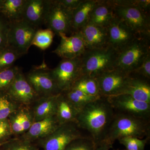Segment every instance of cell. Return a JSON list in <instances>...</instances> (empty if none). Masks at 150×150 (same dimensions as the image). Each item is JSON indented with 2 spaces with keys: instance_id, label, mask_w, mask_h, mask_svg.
I'll return each instance as SVG.
<instances>
[{
  "instance_id": "cell-43",
  "label": "cell",
  "mask_w": 150,
  "mask_h": 150,
  "mask_svg": "<svg viewBox=\"0 0 150 150\" xmlns=\"http://www.w3.org/2000/svg\"><path fill=\"white\" fill-rule=\"evenodd\" d=\"M37 150H40L38 149Z\"/></svg>"
},
{
  "instance_id": "cell-10",
  "label": "cell",
  "mask_w": 150,
  "mask_h": 150,
  "mask_svg": "<svg viewBox=\"0 0 150 150\" xmlns=\"http://www.w3.org/2000/svg\"><path fill=\"white\" fill-rule=\"evenodd\" d=\"M115 113L127 114L150 120V104L135 99L125 94L108 97Z\"/></svg>"
},
{
  "instance_id": "cell-34",
  "label": "cell",
  "mask_w": 150,
  "mask_h": 150,
  "mask_svg": "<svg viewBox=\"0 0 150 150\" xmlns=\"http://www.w3.org/2000/svg\"><path fill=\"white\" fill-rule=\"evenodd\" d=\"M150 139V137H146L144 139L137 137H127L121 138L118 141L126 147V150H145Z\"/></svg>"
},
{
  "instance_id": "cell-36",
  "label": "cell",
  "mask_w": 150,
  "mask_h": 150,
  "mask_svg": "<svg viewBox=\"0 0 150 150\" xmlns=\"http://www.w3.org/2000/svg\"><path fill=\"white\" fill-rule=\"evenodd\" d=\"M130 74H133L150 80V54L139 67Z\"/></svg>"
},
{
  "instance_id": "cell-14",
  "label": "cell",
  "mask_w": 150,
  "mask_h": 150,
  "mask_svg": "<svg viewBox=\"0 0 150 150\" xmlns=\"http://www.w3.org/2000/svg\"><path fill=\"white\" fill-rule=\"evenodd\" d=\"M106 29L108 45L117 51L139 36L123 21L115 16Z\"/></svg>"
},
{
  "instance_id": "cell-25",
  "label": "cell",
  "mask_w": 150,
  "mask_h": 150,
  "mask_svg": "<svg viewBox=\"0 0 150 150\" xmlns=\"http://www.w3.org/2000/svg\"><path fill=\"white\" fill-rule=\"evenodd\" d=\"M26 0H6L0 3V8L12 22L23 19V9Z\"/></svg>"
},
{
  "instance_id": "cell-17",
  "label": "cell",
  "mask_w": 150,
  "mask_h": 150,
  "mask_svg": "<svg viewBox=\"0 0 150 150\" xmlns=\"http://www.w3.org/2000/svg\"><path fill=\"white\" fill-rule=\"evenodd\" d=\"M14 136L21 137L25 134L34 121L31 107L20 105L8 118Z\"/></svg>"
},
{
  "instance_id": "cell-42",
  "label": "cell",
  "mask_w": 150,
  "mask_h": 150,
  "mask_svg": "<svg viewBox=\"0 0 150 150\" xmlns=\"http://www.w3.org/2000/svg\"><path fill=\"white\" fill-rule=\"evenodd\" d=\"M113 150H115V149H114Z\"/></svg>"
},
{
  "instance_id": "cell-2",
  "label": "cell",
  "mask_w": 150,
  "mask_h": 150,
  "mask_svg": "<svg viewBox=\"0 0 150 150\" xmlns=\"http://www.w3.org/2000/svg\"><path fill=\"white\" fill-rule=\"evenodd\" d=\"M127 137H150V120L115 112L104 141L113 145L116 140Z\"/></svg>"
},
{
  "instance_id": "cell-18",
  "label": "cell",
  "mask_w": 150,
  "mask_h": 150,
  "mask_svg": "<svg viewBox=\"0 0 150 150\" xmlns=\"http://www.w3.org/2000/svg\"><path fill=\"white\" fill-rule=\"evenodd\" d=\"M79 31L86 49L102 48L109 45L107 29L105 28L88 23Z\"/></svg>"
},
{
  "instance_id": "cell-27",
  "label": "cell",
  "mask_w": 150,
  "mask_h": 150,
  "mask_svg": "<svg viewBox=\"0 0 150 150\" xmlns=\"http://www.w3.org/2000/svg\"><path fill=\"white\" fill-rule=\"evenodd\" d=\"M63 93L65 94L67 98L79 112L86 105L100 97L88 95L75 89H70L69 90Z\"/></svg>"
},
{
  "instance_id": "cell-39",
  "label": "cell",
  "mask_w": 150,
  "mask_h": 150,
  "mask_svg": "<svg viewBox=\"0 0 150 150\" xmlns=\"http://www.w3.org/2000/svg\"><path fill=\"white\" fill-rule=\"evenodd\" d=\"M59 1L65 8L73 11L79 6L83 0H59Z\"/></svg>"
},
{
  "instance_id": "cell-1",
  "label": "cell",
  "mask_w": 150,
  "mask_h": 150,
  "mask_svg": "<svg viewBox=\"0 0 150 150\" xmlns=\"http://www.w3.org/2000/svg\"><path fill=\"white\" fill-rule=\"evenodd\" d=\"M115 113L107 97L100 96L79 112L76 122L98 144L104 141Z\"/></svg>"
},
{
  "instance_id": "cell-4",
  "label": "cell",
  "mask_w": 150,
  "mask_h": 150,
  "mask_svg": "<svg viewBox=\"0 0 150 150\" xmlns=\"http://www.w3.org/2000/svg\"><path fill=\"white\" fill-rule=\"evenodd\" d=\"M150 36H137L118 51L114 69L128 74L137 69L150 54Z\"/></svg>"
},
{
  "instance_id": "cell-23",
  "label": "cell",
  "mask_w": 150,
  "mask_h": 150,
  "mask_svg": "<svg viewBox=\"0 0 150 150\" xmlns=\"http://www.w3.org/2000/svg\"><path fill=\"white\" fill-rule=\"evenodd\" d=\"M96 0H83L72 13V34L77 32L89 22L90 16Z\"/></svg>"
},
{
  "instance_id": "cell-32",
  "label": "cell",
  "mask_w": 150,
  "mask_h": 150,
  "mask_svg": "<svg viewBox=\"0 0 150 150\" xmlns=\"http://www.w3.org/2000/svg\"><path fill=\"white\" fill-rule=\"evenodd\" d=\"M3 150H37L36 146L33 142L26 141L20 138L9 140L2 145Z\"/></svg>"
},
{
  "instance_id": "cell-40",
  "label": "cell",
  "mask_w": 150,
  "mask_h": 150,
  "mask_svg": "<svg viewBox=\"0 0 150 150\" xmlns=\"http://www.w3.org/2000/svg\"><path fill=\"white\" fill-rule=\"evenodd\" d=\"M112 148V145L105 141L100 142L96 144L95 150H110Z\"/></svg>"
},
{
  "instance_id": "cell-5",
  "label": "cell",
  "mask_w": 150,
  "mask_h": 150,
  "mask_svg": "<svg viewBox=\"0 0 150 150\" xmlns=\"http://www.w3.org/2000/svg\"><path fill=\"white\" fill-rule=\"evenodd\" d=\"M88 136L76 122H71L61 124L52 134L37 142L43 150H64L74 140Z\"/></svg>"
},
{
  "instance_id": "cell-16",
  "label": "cell",
  "mask_w": 150,
  "mask_h": 150,
  "mask_svg": "<svg viewBox=\"0 0 150 150\" xmlns=\"http://www.w3.org/2000/svg\"><path fill=\"white\" fill-rule=\"evenodd\" d=\"M52 0H26L23 19L39 29L44 25Z\"/></svg>"
},
{
  "instance_id": "cell-15",
  "label": "cell",
  "mask_w": 150,
  "mask_h": 150,
  "mask_svg": "<svg viewBox=\"0 0 150 150\" xmlns=\"http://www.w3.org/2000/svg\"><path fill=\"white\" fill-rule=\"evenodd\" d=\"M59 36L61 38L60 43L52 52L62 59L80 57L86 49L80 31L73 33L70 36L63 33H60Z\"/></svg>"
},
{
  "instance_id": "cell-28",
  "label": "cell",
  "mask_w": 150,
  "mask_h": 150,
  "mask_svg": "<svg viewBox=\"0 0 150 150\" xmlns=\"http://www.w3.org/2000/svg\"><path fill=\"white\" fill-rule=\"evenodd\" d=\"M55 33L51 30H37L31 43V46H34L42 50H45L50 47L55 36Z\"/></svg>"
},
{
  "instance_id": "cell-21",
  "label": "cell",
  "mask_w": 150,
  "mask_h": 150,
  "mask_svg": "<svg viewBox=\"0 0 150 150\" xmlns=\"http://www.w3.org/2000/svg\"><path fill=\"white\" fill-rule=\"evenodd\" d=\"M114 7L112 0H96L88 23L106 28L114 18Z\"/></svg>"
},
{
  "instance_id": "cell-11",
  "label": "cell",
  "mask_w": 150,
  "mask_h": 150,
  "mask_svg": "<svg viewBox=\"0 0 150 150\" xmlns=\"http://www.w3.org/2000/svg\"><path fill=\"white\" fill-rule=\"evenodd\" d=\"M72 11L62 5L59 0H52L44 25L56 35L72 34Z\"/></svg>"
},
{
  "instance_id": "cell-33",
  "label": "cell",
  "mask_w": 150,
  "mask_h": 150,
  "mask_svg": "<svg viewBox=\"0 0 150 150\" xmlns=\"http://www.w3.org/2000/svg\"><path fill=\"white\" fill-rule=\"evenodd\" d=\"M96 144L88 136L76 139L71 142L64 150H95Z\"/></svg>"
},
{
  "instance_id": "cell-22",
  "label": "cell",
  "mask_w": 150,
  "mask_h": 150,
  "mask_svg": "<svg viewBox=\"0 0 150 150\" xmlns=\"http://www.w3.org/2000/svg\"><path fill=\"white\" fill-rule=\"evenodd\" d=\"M58 95L40 97L32 105L31 108L35 122L56 115Z\"/></svg>"
},
{
  "instance_id": "cell-8",
  "label": "cell",
  "mask_w": 150,
  "mask_h": 150,
  "mask_svg": "<svg viewBox=\"0 0 150 150\" xmlns=\"http://www.w3.org/2000/svg\"><path fill=\"white\" fill-rule=\"evenodd\" d=\"M114 15L138 35L150 36V13L138 7L115 6Z\"/></svg>"
},
{
  "instance_id": "cell-26",
  "label": "cell",
  "mask_w": 150,
  "mask_h": 150,
  "mask_svg": "<svg viewBox=\"0 0 150 150\" xmlns=\"http://www.w3.org/2000/svg\"><path fill=\"white\" fill-rule=\"evenodd\" d=\"M75 89L88 95L100 96L99 87L96 78L82 75L71 89Z\"/></svg>"
},
{
  "instance_id": "cell-12",
  "label": "cell",
  "mask_w": 150,
  "mask_h": 150,
  "mask_svg": "<svg viewBox=\"0 0 150 150\" xmlns=\"http://www.w3.org/2000/svg\"><path fill=\"white\" fill-rule=\"evenodd\" d=\"M129 77V75L114 69L96 78L100 96L110 97L121 94Z\"/></svg>"
},
{
  "instance_id": "cell-29",
  "label": "cell",
  "mask_w": 150,
  "mask_h": 150,
  "mask_svg": "<svg viewBox=\"0 0 150 150\" xmlns=\"http://www.w3.org/2000/svg\"><path fill=\"white\" fill-rule=\"evenodd\" d=\"M21 69L17 66H13L0 71V90L6 92Z\"/></svg>"
},
{
  "instance_id": "cell-30",
  "label": "cell",
  "mask_w": 150,
  "mask_h": 150,
  "mask_svg": "<svg viewBox=\"0 0 150 150\" xmlns=\"http://www.w3.org/2000/svg\"><path fill=\"white\" fill-rule=\"evenodd\" d=\"M20 105L13 101L6 93L0 94V120L8 118Z\"/></svg>"
},
{
  "instance_id": "cell-9",
  "label": "cell",
  "mask_w": 150,
  "mask_h": 150,
  "mask_svg": "<svg viewBox=\"0 0 150 150\" xmlns=\"http://www.w3.org/2000/svg\"><path fill=\"white\" fill-rule=\"evenodd\" d=\"M50 69L43 63L35 66L25 75L30 85L40 97L57 95L62 93L51 76Z\"/></svg>"
},
{
  "instance_id": "cell-24",
  "label": "cell",
  "mask_w": 150,
  "mask_h": 150,
  "mask_svg": "<svg viewBox=\"0 0 150 150\" xmlns=\"http://www.w3.org/2000/svg\"><path fill=\"white\" fill-rule=\"evenodd\" d=\"M79 112L64 93L59 94L57 98L56 116L60 125L69 122H76Z\"/></svg>"
},
{
  "instance_id": "cell-37",
  "label": "cell",
  "mask_w": 150,
  "mask_h": 150,
  "mask_svg": "<svg viewBox=\"0 0 150 150\" xmlns=\"http://www.w3.org/2000/svg\"><path fill=\"white\" fill-rule=\"evenodd\" d=\"M12 131L8 118L0 120V144H4L10 140Z\"/></svg>"
},
{
  "instance_id": "cell-35",
  "label": "cell",
  "mask_w": 150,
  "mask_h": 150,
  "mask_svg": "<svg viewBox=\"0 0 150 150\" xmlns=\"http://www.w3.org/2000/svg\"><path fill=\"white\" fill-rule=\"evenodd\" d=\"M114 5L122 6L138 7L143 10L149 8L150 2L149 0H112Z\"/></svg>"
},
{
  "instance_id": "cell-13",
  "label": "cell",
  "mask_w": 150,
  "mask_h": 150,
  "mask_svg": "<svg viewBox=\"0 0 150 150\" xmlns=\"http://www.w3.org/2000/svg\"><path fill=\"white\" fill-rule=\"evenodd\" d=\"M6 93L16 103L23 106L31 107L40 98L28 81L21 69Z\"/></svg>"
},
{
  "instance_id": "cell-38",
  "label": "cell",
  "mask_w": 150,
  "mask_h": 150,
  "mask_svg": "<svg viewBox=\"0 0 150 150\" xmlns=\"http://www.w3.org/2000/svg\"><path fill=\"white\" fill-rule=\"evenodd\" d=\"M9 22L0 21V51L5 48L8 46V35Z\"/></svg>"
},
{
  "instance_id": "cell-41",
  "label": "cell",
  "mask_w": 150,
  "mask_h": 150,
  "mask_svg": "<svg viewBox=\"0 0 150 150\" xmlns=\"http://www.w3.org/2000/svg\"><path fill=\"white\" fill-rule=\"evenodd\" d=\"M3 144H0V147H1V146H2Z\"/></svg>"
},
{
  "instance_id": "cell-6",
  "label": "cell",
  "mask_w": 150,
  "mask_h": 150,
  "mask_svg": "<svg viewBox=\"0 0 150 150\" xmlns=\"http://www.w3.org/2000/svg\"><path fill=\"white\" fill-rule=\"evenodd\" d=\"M38 29L23 19L9 22L7 46L22 56L27 54Z\"/></svg>"
},
{
  "instance_id": "cell-3",
  "label": "cell",
  "mask_w": 150,
  "mask_h": 150,
  "mask_svg": "<svg viewBox=\"0 0 150 150\" xmlns=\"http://www.w3.org/2000/svg\"><path fill=\"white\" fill-rule=\"evenodd\" d=\"M117 53L109 45L102 48L86 49L81 56L82 74L96 78L114 69Z\"/></svg>"
},
{
  "instance_id": "cell-20",
  "label": "cell",
  "mask_w": 150,
  "mask_h": 150,
  "mask_svg": "<svg viewBox=\"0 0 150 150\" xmlns=\"http://www.w3.org/2000/svg\"><path fill=\"white\" fill-rule=\"evenodd\" d=\"M150 81L136 75L129 74L122 94L129 95L137 100L150 104Z\"/></svg>"
},
{
  "instance_id": "cell-7",
  "label": "cell",
  "mask_w": 150,
  "mask_h": 150,
  "mask_svg": "<svg viewBox=\"0 0 150 150\" xmlns=\"http://www.w3.org/2000/svg\"><path fill=\"white\" fill-rule=\"evenodd\" d=\"M50 73L58 88L62 92L71 88L82 75L80 57L73 59H62Z\"/></svg>"
},
{
  "instance_id": "cell-31",
  "label": "cell",
  "mask_w": 150,
  "mask_h": 150,
  "mask_svg": "<svg viewBox=\"0 0 150 150\" xmlns=\"http://www.w3.org/2000/svg\"><path fill=\"white\" fill-rule=\"evenodd\" d=\"M22 56L8 46L0 51V71L13 67Z\"/></svg>"
},
{
  "instance_id": "cell-19",
  "label": "cell",
  "mask_w": 150,
  "mask_h": 150,
  "mask_svg": "<svg viewBox=\"0 0 150 150\" xmlns=\"http://www.w3.org/2000/svg\"><path fill=\"white\" fill-rule=\"evenodd\" d=\"M60 125L56 115L35 121L19 138L32 142L37 141L52 134Z\"/></svg>"
}]
</instances>
